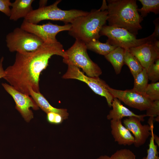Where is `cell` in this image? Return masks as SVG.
<instances>
[{
    "label": "cell",
    "mask_w": 159,
    "mask_h": 159,
    "mask_svg": "<svg viewBox=\"0 0 159 159\" xmlns=\"http://www.w3.org/2000/svg\"><path fill=\"white\" fill-rule=\"evenodd\" d=\"M47 119L50 123L58 125L62 123L64 120V117L60 115L53 112L47 113Z\"/></svg>",
    "instance_id": "obj_27"
},
{
    "label": "cell",
    "mask_w": 159,
    "mask_h": 159,
    "mask_svg": "<svg viewBox=\"0 0 159 159\" xmlns=\"http://www.w3.org/2000/svg\"><path fill=\"white\" fill-rule=\"evenodd\" d=\"M87 48L83 42L76 39L73 45L65 51L63 62L67 64H72L81 69L85 74L90 77H99L102 71L99 66L89 57Z\"/></svg>",
    "instance_id": "obj_5"
},
{
    "label": "cell",
    "mask_w": 159,
    "mask_h": 159,
    "mask_svg": "<svg viewBox=\"0 0 159 159\" xmlns=\"http://www.w3.org/2000/svg\"><path fill=\"white\" fill-rule=\"evenodd\" d=\"M87 49L104 56L114 50L117 47L107 42L102 43L98 39L94 40L85 44Z\"/></svg>",
    "instance_id": "obj_19"
},
{
    "label": "cell",
    "mask_w": 159,
    "mask_h": 159,
    "mask_svg": "<svg viewBox=\"0 0 159 159\" xmlns=\"http://www.w3.org/2000/svg\"><path fill=\"white\" fill-rule=\"evenodd\" d=\"M67 69L62 78L65 79H75L86 83L96 94L104 97L108 105L112 107L114 97L108 90L110 86L99 77H90L84 74L80 68L70 64H67Z\"/></svg>",
    "instance_id": "obj_8"
},
{
    "label": "cell",
    "mask_w": 159,
    "mask_h": 159,
    "mask_svg": "<svg viewBox=\"0 0 159 159\" xmlns=\"http://www.w3.org/2000/svg\"><path fill=\"white\" fill-rule=\"evenodd\" d=\"M142 5V7L138 9V12L141 14L143 18L146 16L150 12H152L157 14L159 13V0H139Z\"/></svg>",
    "instance_id": "obj_22"
},
{
    "label": "cell",
    "mask_w": 159,
    "mask_h": 159,
    "mask_svg": "<svg viewBox=\"0 0 159 159\" xmlns=\"http://www.w3.org/2000/svg\"><path fill=\"white\" fill-rule=\"evenodd\" d=\"M111 107L112 108L107 117L108 120H121L125 117H135L139 118L141 121H144V118L147 116L146 114L138 115L135 114L124 106L121 103L120 101L116 98H114Z\"/></svg>",
    "instance_id": "obj_15"
},
{
    "label": "cell",
    "mask_w": 159,
    "mask_h": 159,
    "mask_svg": "<svg viewBox=\"0 0 159 159\" xmlns=\"http://www.w3.org/2000/svg\"><path fill=\"white\" fill-rule=\"evenodd\" d=\"M153 128L154 127H153L151 129V137L148 149L147 150V156L142 159H159L157 145L155 144L154 140Z\"/></svg>",
    "instance_id": "obj_24"
},
{
    "label": "cell",
    "mask_w": 159,
    "mask_h": 159,
    "mask_svg": "<svg viewBox=\"0 0 159 159\" xmlns=\"http://www.w3.org/2000/svg\"><path fill=\"white\" fill-rule=\"evenodd\" d=\"M153 41L131 48L127 50L136 57L143 68L146 69L159 59V50L154 46Z\"/></svg>",
    "instance_id": "obj_13"
},
{
    "label": "cell",
    "mask_w": 159,
    "mask_h": 159,
    "mask_svg": "<svg viewBox=\"0 0 159 159\" xmlns=\"http://www.w3.org/2000/svg\"><path fill=\"white\" fill-rule=\"evenodd\" d=\"M4 60V57H2L0 59V79L3 78L5 74V70L4 69L3 65Z\"/></svg>",
    "instance_id": "obj_31"
},
{
    "label": "cell",
    "mask_w": 159,
    "mask_h": 159,
    "mask_svg": "<svg viewBox=\"0 0 159 159\" xmlns=\"http://www.w3.org/2000/svg\"><path fill=\"white\" fill-rule=\"evenodd\" d=\"M145 95L152 101L159 100V82H157L148 84Z\"/></svg>",
    "instance_id": "obj_25"
},
{
    "label": "cell",
    "mask_w": 159,
    "mask_h": 159,
    "mask_svg": "<svg viewBox=\"0 0 159 159\" xmlns=\"http://www.w3.org/2000/svg\"><path fill=\"white\" fill-rule=\"evenodd\" d=\"M146 70L148 80L152 83L157 82L159 80V59L151 64Z\"/></svg>",
    "instance_id": "obj_23"
},
{
    "label": "cell",
    "mask_w": 159,
    "mask_h": 159,
    "mask_svg": "<svg viewBox=\"0 0 159 159\" xmlns=\"http://www.w3.org/2000/svg\"><path fill=\"white\" fill-rule=\"evenodd\" d=\"M148 80L146 69L143 68L134 78V87L132 89L145 95V92L148 84Z\"/></svg>",
    "instance_id": "obj_21"
},
{
    "label": "cell",
    "mask_w": 159,
    "mask_h": 159,
    "mask_svg": "<svg viewBox=\"0 0 159 159\" xmlns=\"http://www.w3.org/2000/svg\"><path fill=\"white\" fill-rule=\"evenodd\" d=\"M154 142H155L157 144V146H159V137L156 135H154Z\"/></svg>",
    "instance_id": "obj_32"
},
{
    "label": "cell",
    "mask_w": 159,
    "mask_h": 159,
    "mask_svg": "<svg viewBox=\"0 0 159 159\" xmlns=\"http://www.w3.org/2000/svg\"><path fill=\"white\" fill-rule=\"evenodd\" d=\"M1 85L13 99L16 104V109L26 122H29L34 117L30 108H32L34 110L39 109L34 100L30 95L17 90L9 84L3 83Z\"/></svg>",
    "instance_id": "obj_10"
},
{
    "label": "cell",
    "mask_w": 159,
    "mask_h": 159,
    "mask_svg": "<svg viewBox=\"0 0 159 159\" xmlns=\"http://www.w3.org/2000/svg\"><path fill=\"white\" fill-rule=\"evenodd\" d=\"M47 1H39L40 7H43L45 6V5L47 4Z\"/></svg>",
    "instance_id": "obj_34"
},
{
    "label": "cell",
    "mask_w": 159,
    "mask_h": 159,
    "mask_svg": "<svg viewBox=\"0 0 159 159\" xmlns=\"http://www.w3.org/2000/svg\"><path fill=\"white\" fill-rule=\"evenodd\" d=\"M110 158L112 159H136L134 154L130 150L126 148L117 150Z\"/></svg>",
    "instance_id": "obj_26"
},
{
    "label": "cell",
    "mask_w": 159,
    "mask_h": 159,
    "mask_svg": "<svg viewBox=\"0 0 159 159\" xmlns=\"http://www.w3.org/2000/svg\"><path fill=\"white\" fill-rule=\"evenodd\" d=\"M70 24L61 26L50 22L42 25L33 24L24 20L20 28L32 33L41 39L44 42L57 41L56 36L59 32L69 31L71 27Z\"/></svg>",
    "instance_id": "obj_9"
},
{
    "label": "cell",
    "mask_w": 159,
    "mask_h": 159,
    "mask_svg": "<svg viewBox=\"0 0 159 159\" xmlns=\"http://www.w3.org/2000/svg\"><path fill=\"white\" fill-rule=\"evenodd\" d=\"M107 5L106 1L103 0L99 9H92L87 15L74 19L70 24L69 34L85 44L98 39L100 37V32L107 19Z\"/></svg>",
    "instance_id": "obj_3"
},
{
    "label": "cell",
    "mask_w": 159,
    "mask_h": 159,
    "mask_svg": "<svg viewBox=\"0 0 159 159\" xmlns=\"http://www.w3.org/2000/svg\"><path fill=\"white\" fill-rule=\"evenodd\" d=\"M34 0H16L11 3L9 19L16 21L24 18L33 9L32 6Z\"/></svg>",
    "instance_id": "obj_17"
},
{
    "label": "cell",
    "mask_w": 159,
    "mask_h": 159,
    "mask_svg": "<svg viewBox=\"0 0 159 159\" xmlns=\"http://www.w3.org/2000/svg\"><path fill=\"white\" fill-rule=\"evenodd\" d=\"M100 35L107 37L106 42L110 44L127 50L155 39L152 34L146 37L137 39L136 35L124 29L105 25L102 27Z\"/></svg>",
    "instance_id": "obj_6"
},
{
    "label": "cell",
    "mask_w": 159,
    "mask_h": 159,
    "mask_svg": "<svg viewBox=\"0 0 159 159\" xmlns=\"http://www.w3.org/2000/svg\"><path fill=\"white\" fill-rule=\"evenodd\" d=\"M147 116L153 117L159 116V100L153 101L151 106L146 110Z\"/></svg>",
    "instance_id": "obj_28"
},
{
    "label": "cell",
    "mask_w": 159,
    "mask_h": 159,
    "mask_svg": "<svg viewBox=\"0 0 159 159\" xmlns=\"http://www.w3.org/2000/svg\"><path fill=\"white\" fill-rule=\"evenodd\" d=\"M155 121L157 122H159V116H157L155 118Z\"/></svg>",
    "instance_id": "obj_35"
},
{
    "label": "cell",
    "mask_w": 159,
    "mask_h": 159,
    "mask_svg": "<svg viewBox=\"0 0 159 159\" xmlns=\"http://www.w3.org/2000/svg\"><path fill=\"white\" fill-rule=\"evenodd\" d=\"M61 1L57 0L52 5L33 9L24 18V20L35 24L44 20L59 21L67 24H71L76 18L85 16L89 13L75 9L62 10L57 6Z\"/></svg>",
    "instance_id": "obj_4"
},
{
    "label": "cell",
    "mask_w": 159,
    "mask_h": 159,
    "mask_svg": "<svg viewBox=\"0 0 159 159\" xmlns=\"http://www.w3.org/2000/svg\"><path fill=\"white\" fill-rule=\"evenodd\" d=\"M11 4L9 0H0V11L9 17L11 11L10 7Z\"/></svg>",
    "instance_id": "obj_29"
},
{
    "label": "cell",
    "mask_w": 159,
    "mask_h": 159,
    "mask_svg": "<svg viewBox=\"0 0 159 159\" xmlns=\"http://www.w3.org/2000/svg\"><path fill=\"white\" fill-rule=\"evenodd\" d=\"M111 133L115 141L120 145L130 146L134 143L131 132L122 124V120H111Z\"/></svg>",
    "instance_id": "obj_14"
},
{
    "label": "cell",
    "mask_w": 159,
    "mask_h": 159,
    "mask_svg": "<svg viewBox=\"0 0 159 159\" xmlns=\"http://www.w3.org/2000/svg\"><path fill=\"white\" fill-rule=\"evenodd\" d=\"M54 55L63 58L65 56L63 46L58 41L44 42L32 52H16L14 63L5 70L3 78L16 90L26 95H30V88L40 92V75Z\"/></svg>",
    "instance_id": "obj_1"
},
{
    "label": "cell",
    "mask_w": 159,
    "mask_h": 159,
    "mask_svg": "<svg viewBox=\"0 0 159 159\" xmlns=\"http://www.w3.org/2000/svg\"><path fill=\"white\" fill-rule=\"evenodd\" d=\"M155 25V29L154 32L152 34L155 39L157 40L159 39V18L156 19L153 21Z\"/></svg>",
    "instance_id": "obj_30"
},
{
    "label": "cell",
    "mask_w": 159,
    "mask_h": 159,
    "mask_svg": "<svg viewBox=\"0 0 159 159\" xmlns=\"http://www.w3.org/2000/svg\"><path fill=\"white\" fill-rule=\"evenodd\" d=\"M96 159H112L110 157L106 155H101Z\"/></svg>",
    "instance_id": "obj_33"
},
{
    "label": "cell",
    "mask_w": 159,
    "mask_h": 159,
    "mask_svg": "<svg viewBox=\"0 0 159 159\" xmlns=\"http://www.w3.org/2000/svg\"><path fill=\"white\" fill-rule=\"evenodd\" d=\"M125 50L120 47H117L113 51L104 56L113 66L116 74L121 72L124 64V57Z\"/></svg>",
    "instance_id": "obj_18"
},
{
    "label": "cell",
    "mask_w": 159,
    "mask_h": 159,
    "mask_svg": "<svg viewBox=\"0 0 159 159\" xmlns=\"http://www.w3.org/2000/svg\"><path fill=\"white\" fill-rule=\"evenodd\" d=\"M139 118L135 117H128L124 120V125L131 132L134 138V144L139 147L144 144L151 135V128L148 125H143Z\"/></svg>",
    "instance_id": "obj_12"
},
{
    "label": "cell",
    "mask_w": 159,
    "mask_h": 159,
    "mask_svg": "<svg viewBox=\"0 0 159 159\" xmlns=\"http://www.w3.org/2000/svg\"><path fill=\"white\" fill-rule=\"evenodd\" d=\"M108 90L114 98H117L129 106L140 111L146 110L151 106L153 101L145 95L132 89L122 90L110 87Z\"/></svg>",
    "instance_id": "obj_11"
},
{
    "label": "cell",
    "mask_w": 159,
    "mask_h": 159,
    "mask_svg": "<svg viewBox=\"0 0 159 159\" xmlns=\"http://www.w3.org/2000/svg\"><path fill=\"white\" fill-rule=\"evenodd\" d=\"M124 63L128 67L134 79L143 69L136 57L127 50L125 51Z\"/></svg>",
    "instance_id": "obj_20"
},
{
    "label": "cell",
    "mask_w": 159,
    "mask_h": 159,
    "mask_svg": "<svg viewBox=\"0 0 159 159\" xmlns=\"http://www.w3.org/2000/svg\"><path fill=\"white\" fill-rule=\"evenodd\" d=\"M30 96L34 101L39 108L47 114L50 112H54L61 115L64 120L68 118L69 113L65 109H59L52 106L44 96L40 92H37L29 88Z\"/></svg>",
    "instance_id": "obj_16"
},
{
    "label": "cell",
    "mask_w": 159,
    "mask_h": 159,
    "mask_svg": "<svg viewBox=\"0 0 159 159\" xmlns=\"http://www.w3.org/2000/svg\"><path fill=\"white\" fill-rule=\"evenodd\" d=\"M6 45L11 52L24 53L37 49L44 43L35 35L20 27L15 28L6 37Z\"/></svg>",
    "instance_id": "obj_7"
},
{
    "label": "cell",
    "mask_w": 159,
    "mask_h": 159,
    "mask_svg": "<svg viewBox=\"0 0 159 159\" xmlns=\"http://www.w3.org/2000/svg\"><path fill=\"white\" fill-rule=\"evenodd\" d=\"M109 26L124 29L136 36L142 29L143 18L138 11L136 0H107Z\"/></svg>",
    "instance_id": "obj_2"
}]
</instances>
